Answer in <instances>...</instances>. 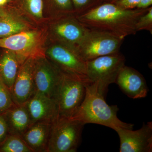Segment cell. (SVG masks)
I'll return each mask as SVG.
<instances>
[{"mask_svg": "<svg viewBox=\"0 0 152 152\" xmlns=\"http://www.w3.org/2000/svg\"><path fill=\"white\" fill-rule=\"evenodd\" d=\"M104 98L98 91L96 85L88 83L86 85L84 99L69 119L79 121L85 124H94L102 125L114 130L118 128L133 129L134 124L124 122L118 118V106L109 105Z\"/></svg>", "mask_w": 152, "mask_h": 152, "instance_id": "2", "label": "cell"}, {"mask_svg": "<svg viewBox=\"0 0 152 152\" xmlns=\"http://www.w3.org/2000/svg\"><path fill=\"white\" fill-rule=\"evenodd\" d=\"M45 56L64 73L88 79L86 62L80 56L76 47L56 42L45 52Z\"/></svg>", "mask_w": 152, "mask_h": 152, "instance_id": "8", "label": "cell"}, {"mask_svg": "<svg viewBox=\"0 0 152 152\" xmlns=\"http://www.w3.org/2000/svg\"><path fill=\"white\" fill-rule=\"evenodd\" d=\"M152 0H140L137 9H147L151 7Z\"/></svg>", "mask_w": 152, "mask_h": 152, "instance_id": "27", "label": "cell"}, {"mask_svg": "<svg viewBox=\"0 0 152 152\" xmlns=\"http://www.w3.org/2000/svg\"><path fill=\"white\" fill-rule=\"evenodd\" d=\"M25 4L29 12L33 16L37 18H43V0H25Z\"/></svg>", "mask_w": 152, "mask_h": 152, "instance_id": "24", "label": "cell"}, {"mask_svg": "<svg viewBox=\"0 0 152 152\" xmlns=\"http://www.w3.org/2000/svg\"><path fill=\"white\" fill-rule=\"evenodd\" d=\"M88 30L74 15L61 17L52 27L56 42L75 47L78 45Z\"/></svg>", "mask_w": 152, "mask_h": 152, "instance_id": "11", "label": "cell"}, {"mask_svg": "<svg viewBox=\"0 0 152 152\" xmlns=\"http://www.w3.org/2000/svg\"><path fill=\"white\" fill-rule=\"evenodd\" d=\"M7 120L10 134L21 137L31 124L26 104H16L4 114Z\"/></svg>", "mask_w": 152, "mask_h": 152, "instance_id": "16", "label": "cell"}, {"mask_svg": "<svg viewBox=\"0 0 152 152\" xmlns=\"http://www.w3.org/2000/svg\"><path fill=\"white\" fill-rule=\"evenodd\" d=\"M123 92L133 99L145 97L148 88L143 76L134 68L124 66L115 81Z\"/></svg>", "mask_w": 152, "mask_h": 152, "instance_id": "13", "label": "cell"}, {"mask_svg": "<svg viewBox=\"0 0 152 152\" xmlns=\"http://www.w3.org/2000/svg\"><path fill=\"white\" fill-rule=\"evenodd\" d=\"M32 124L38 122L54 121L58 117L56 102L36 91L25 104Z\"/></svg>", "mask_w": 152, "mask_h": 152, "instance_id": "14", "label": "cell"}, {"mask_svg": "<svg viewBox=\"0 0 152 152\" xmlns=\"http://www.w3.org/2000/svg\"><path fill=\"white\" fill-rule=\"evenodd\" d=\"M35 59L25 60L20 66L11 93L16 104H23L36 92L33 78Z\"/></svg>", "mask_w": 152, "mask_h": 152, "instance_id": "12", "label": "cell"}, {"mask_svg": "<svg viewBox=\"0 0 152 152\" xmlns=\"http://www.w3.org/2000/svg\"><path fill=\"white\" fill-rule=\"evenodd\" d=\"M73 5L76 16L87 11L103 3V0H71Z\"/></svg>", "mask_w": 152, "mask_h": 152, "instance_id": "21", "label": "cell"}, {"mask_svg": "<svg viewBox=\"0 0 152 152\" xmlns=\"http://www.w3.org/2000/svg\"><path fill=\"white\" fill-rule=\"evenodd\" d=\"M7 15V13L5 12L0 7V17L4 16Z\"/></svg>", "mask_w": 152, "mask_h": 152, "instance_id": "28", "label": "cell"}, {"mask_svg": "<svg viewBox=\"0 0 152 152\" xmlns=\"http://www.w3.org/2000/svg\"><path fill=\"white\" fill-rule=\"evenodd\" d=\"M27 29L23 21L9 15L0 17V38L6 37Z\"/></svg>", "mask_w": 152, "mask_h": 152, "instance_id": "18", "label": "cell"}, {"mask_svg": "<svg viewBox=\"0 0 152 152\" xmlns=\"http://www.w3.org/2000/svg\"><path fill=\"white\" fill-rule=\"evenodd\" d=\"M125 61L119 52L87 61L86 76L89 83L96 85L99 91L105 96L109 85L115 83Z\"/></svg>", "mask_w": 152, "mask_h": 152, "instance_id": "3", "label": "cell"}, {"mask_svg": "<svg viewBox=\"0 0 152 152\" xmlns=\"http://www.w3.org/2000/svg\"><path fill=\"white\" fill-rule=\"evenodd\" d=\"M63 74L46 57L35 59L33 78L36 91L54 100Z\"/></svg>", "mask_w": 152, "mask_h": 152, "instance_id": "9", "label": "cell"}, {"mask_svg": "<svg viewBox=\"0 0 152 152\" xmlns=\"http://www.w3.org/2000/svg\"><path fill=\"white\" fill-rule=\"evenodd\" d=\"M16 104L10 90L0 76V115L4 114Z\"/></svg>", "mask_w": 152, "mask_h": 152, "instance_id": "20", "label": "cell"}, {"mask_svg": "<svg viewBox=\"0 0 152 152\" xmlns=\"http://www.w3.org/2000/svg\"><path fill=\"white\" fill-rule=\"evenodd\" d=\"M88 79H83L64 73L54 100L58 118L69 119L81 104L86 94Z\"/></svg>", "mask_w": 152, "mask_h": 152, "instance_id": "4", "label": "cell"}, {"mask_svg": "<svg viewBox=\"0 0 152 152\" xmlns=\"http://www.w3.org/2000/svg\"><path fill=\"white\" fill-rule=\"evenodd\" d=\"M148 8L124 10L113 3H103L76 16L88 29L104 32L124 39L136 34L137 22Z\"/></svg>", "mask_w": 152, "mask_h": 152, "instance_id": "1", "label": "cell"}, {"mask_svg": "<svg viewBox=\"0 0 152 152\" xmlns=\"http://www.w3.org/2000/svg\"><path fill=\"white\" fill-rule=\"evenodd\" d=\"M140 1V0H117L113 3L124 10H133L137 8Z\"/></svg>", "mask_w": 152, "mask_h": 152, "instance_id": "26", "label": "cell"}, {"mask_svg": "<svg viewBox=\"0 0 152 152\" xmlns=\"http://www.w3.org/2000/svg\"><path fill=\"white\" fill-rule=\"evenodd\" d=\"M124 40L109 33L88 29L76 48L83 59L87 62L118 53Z\"/></svg>", "mask_w": 152, "mask_h": 152, "instance_id": "7", "label": "cell"}, {"mask_svg": "<svg viewBox=\"0 0 152 152\" xmlns=\"http://www.w3.org/2000/svg\"><path fill=\"white\" fill-rule=\"evenodd\" d=\"M45 38L41 31H22L12 35L0 38V48L15 53L21 65L29 58L45 56Z\"/></svg>", "mask_w": 152, "mask_h": 152, "instance_id": "6", "label": "cell"}, {"mask_svg": "<svg viewBox=\"0 0 152 152\" xmlns=\"http://www.w3.org/2000/svg\"><path fill=\"white\" fill-rule=\"evenodd\" d=\"M57 12L62 17L75 15L73 5L71 0H51Z\"/></svg>", "mask_w": 152, "mask_h": 152, "instance_id": "22", "label": "cell"}, {"mask_svg": "<svg viewBox=\"0 0 152 152\" xmlns=\"http://www.w3.org/2000/svg\"><path fill=\"white\" fill-rule=\"evenodd\" d=\"M137 31L146 30L152 34V7L148 9L145 13L140 17L136 25Z\"/></svg>", "mask_w": 152, "mask_h": 152, "instance_id": "23", "label": "cell"}, {"mask_svg": "<svg viewBox=\"0 0 152 152\" xmlns=\"http://www.w3.org/2000/svg\"><path fill=\"white\" fill-rule=\"evenodd\" d=\"M0 152H33L21 137L9 135L0 145Z\"/></svg>", "mask_w": 152, "mask_h": 152, "instance_id": "19", "label": "cell"}, {"mask_svg": "<svg viewBox=\"0 0 152 152\" xmlns=\"http://www.w3.org/2000/svg\"><path fill=\"white\" fill-rule=\"evenodd\" d=\"M10 135L7 120L4 114L0 115V145Z\"/></svg>", "mask_w": 152, "mask_h": 152, "instance_id": "25", "label": "cell"}, {"mask_svg": "<svg viewBox=\"0 0 152 152\" xmlns=\"http://www.w3.org/2000/svg\"><path fill=\"white\" fill-rule=\"evenodd\" d=\"M9 0H0V7L4 6L8 2Z\"/></svg>", "mask_w": 152, "mask_h": 152, "instance_id": "29", "label": "cell"}, {"mask_svg": "<svg viewBox=\"0 0 152 152\" xmlns=\"http://www.w3.org/2000/svg\"><path fill=\"white\" fill-rule=\"evenodd\" d=\"M20 65L16 55L5 49L0 56V76L11 92Z\"/></svg>", "mask_w": 152, "mask_h": 152, "instance_id": "17", "label": "cell"}, {"mask_svg": "<svg viewBox=\"0 0 152 152\" xmlns=\"http://www.w3.org/2000/svg\"><path fill=\"white\" fill-rule=\"evenodd\" d=\"M117 0H103V3H113Z\"/></svg>", "mask_w": 152, "mask_h": 152, "instance_id": "30", "label": "cell"}, {"mask_svg": "<svg viewBox=\"0 0 152 152\" xmlns=\"http://www.w3.org/2000/svg\"><path fill=\"white\" fill-rule=\"evenodd\" d=\"M85 124L58 118L53 122L47 152H75L81 141Z\"/></svg>", "mask_w": 152, "mask_h": 152, "instance_id": "5", "label": "cell"}, {"mask_svg": "<svg viewBox=\"0 0 152 152\" xmlns=\"http://www.w3.org/2000/svg\"><path fill=\"white\" fill-rule=\"evenodd\" d=\"M53 123H34L23 134L22 139L33 152H47Z\"/></svg>", "mask_w": 152, "mask_h": 152, "instance_id": "15", "label": "cell"}, {"mask_svg": "<svg viewBox=\"0 0 152 152\" xmlns=\"http://www.w3.org/2000/svg\"><path fill=\"white\" fill-rule=\"evenodd\" d=\"M115 131L120 139V152L152 151V123H144L141 129L118 128Z\"/></svg>", "mask_w": 152, "mask_h": 152, "instance_id": "10", "label": "cell"}]
</instances>
